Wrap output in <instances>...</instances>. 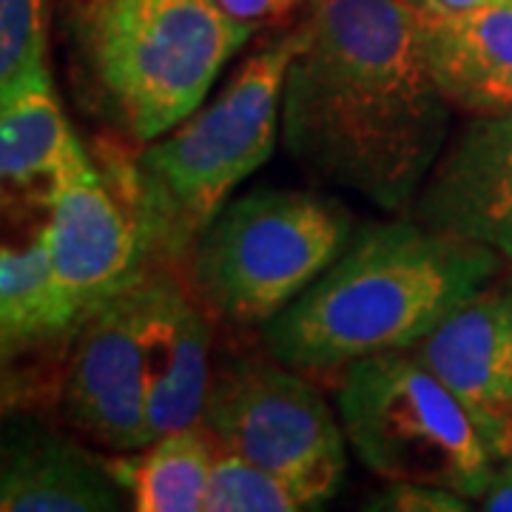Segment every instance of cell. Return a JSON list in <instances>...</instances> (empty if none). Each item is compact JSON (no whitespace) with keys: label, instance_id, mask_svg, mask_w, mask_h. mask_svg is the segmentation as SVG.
Masks as SVG:
<instances>
[{"label":"cell","instance_id":"cell-17","mask_svg":"<svg viewBox=\"0 0 512 512\" xmlns=\"http://www.w3.org/2000/svg\"><path fill=\"white\" fill-rule=\"evenodd\" d=\"M77 146L52 80L0 106V197L52 183Z\"/></svg>","mask_w":512,"mask_h":512},{"label":"cell","instance_id":"cell-23","mask_svg":"<svg viewBox=\"0 0 512 512\" xmlns=\"http://www.w3.org/2000/svg\"><path fill=\"white\" fill-rule=\"evenodd\" d=\"M407 3L424 18H450V15H464L498 0H407Z\"/></svg>","mask_w":512,"mask_h":512},{"label":"cell","instance_id":"cell-7","mask_svg":"<svg viewBox=\"0 0 512 512\" xmlns=\"http://www.w3.org/2000/svg\"><path fill=\"white\" fill-rule=\"evenodd\" d=\"M202 430L234 453L293 484L313 510L339 493L348 456L345 427L322 393L282 362H231L211 382Z\"/></svg>","mask_w":512,"mask_h":512},{"label":"cell","instance_id":"cell-14","mask_svg":"<svg viewBox=\"0 0 512 512\" xmlns=\"http://www.w3.org/2000/svg\"><path fill=\"white\" fill-rule=\"evenodd\" d=\"M211 390V325L174 279L154 274L148 313L151 441L202 424Z\"/></svg>","mask_w":512,"mask_h":512},{"label":"cell","instance_id":"cell-1","mask_svg":"<svg viewBox=\"0 0 512 512\" xmlns=\"http://www.w3.org/2000/svg\"><path fill=\"white\" fill-rule=\"evenodd\" d=\"M279 137L319 183L404 211L444 151L450 103L407 0H308Z\"/></svg>","mask_w":512,"mask_h":512},{"label":"cell","instance_id":"cell-11","mask_svg":"<svg viewBox=\"0 0 512 512\" xmlns=\"http://www.w3.org/2000/svg\"><path fill=\"white\" fill-rule=\"evenodd\" d=\"M410 350L464 404L495 461L512 456V282L473 293Z\"/></svg>","mask_w":512,"mask_h":512},{"label":"cell","instance_id":"cell-6","mask_svg":"<svg viewBox=\"0 0 512 512\" xmlns=\"http://www.w3.org/2000/svg\"><path fill=\"white\" fill-rule=\"evenodd\" d=\"M339 421L367 470L436 484L481 501L495 456L473 416L413 350H384L345 367Z\"/></svg>","mask_w":512,"mask_h":512},{"label":"cell","instance_id":"cell-8","mask_svg":"<svg viewBox=\"0 0 512 512\" xmlns=\"http://www.w3.org/2000/svg\"><path fill=\"white\" fill-rule=\"evenodd\" d=\"M46 251L57 293L80 319L151 271L143 225L126 185V151L77 146L57 171Z\"/></svg>","mask_w":512,"mask_h":512},{"label":"cell","instance_id":"cell-19","mask_svg":"<svg viewBox=\"0 0 512 512\" xmlns=\"http://www.w3.org/2000/svg\"><path fill=\"white\" fill-rule=\"evenodd\" d=\"M313 510L308 498L285 478L262 470L245 458L217 450L205 512H305Z\"/></svg>","mask_w":512,"mask_h":512},{"label":"cell","instance_id":"cell-13","mask_svg":"<svg viewBox=\"0 0 512 512\" xmlns=\"http://www.w3.org/2000/svg\"><path fill=\"white\" fill-rule=\"evenodd\" d=\"M126 501L109 458L37 416L0 413V512H114Z\"/></svg>","mask_w":512,"mask_h":512},{"label":"cell","instance_id":"cell-2","mask_svg":"<svg viewBox=\"0 0 512 512\" xmlns=\"http://www.w3.org/2000/svg\"><path fill=\"white\" fill-rule=\"evenodd\" d=\"M501 262L490 248L413 217L373 225L276 313L262 342L271 359L296 370H333L384 350H410L487 288Z\"/></svg>","mask_w":512,"mask_h":512},{"label":"cell","instance_id":"cell-21","mask_svg":"<svg viewBox=\"0 0 512 512\" xmlns=\"http://www.w3.org/2000/svg\"><path fill=\"white\" fill-rule=\"evenodd\" d=\"M220 3L228 15H234L242 23L262 26L268 20L285 18L302 0H220Z\"/></svg>","mask_w":512,"mask_h":512},{"label":"cell","instance_id":"cell-10","mask_svg":"<svg viewBox=\"0 0 512 512\" xmlns=\"http://www.w3.org/2000/svg\"><path fill=\"white\" fill-rule=\"evenodd\" d=\"M52 185L0 197V413L23 404L37 367L63 365L83 325L52 279L46 251Z\"/></svg>","mask_w":512,"mask_h":512},{"label":"cell","instance_id":"cell-15","mask_svg":"<svg viewBox=\"0 0 512 512\" xmlns=\"http://www.w3.org/2000/svg\"><path fill=\"white\" fill-rule=\"evenodd\" d=\"M421 40L430 74L453 109H512V0L450 18L421 15Z\"/></svg>","mask_w":512,"mask_h":512},{"label":"cell","instance_id":"cell-4","mask_svg":"<svg viewBox=\"0 0 512 512\" xmlns=\"http://www.w3.org/2000/svg\"><path fill=\"white\" fill-rule=\"evenodd\" d=\"M302 26L248 57L208 106L126 157L151 265L183 262L239 183L271 160Z\"/></svg>","mask_w":512,"mask_h":512},{"label":"cell","instance_id":"cell-18","mask_svg":"<svg viewBox=\"0 0 512 512\" xmlns=\"http://www.w3.org/2000/svg\"><path fill=\"white\" fill-rule=\"evenodd\" d=\"M49 0H0V106L49 83Z\"/></svg>","mask_w":512,"mask_h":512},{"label":"cell","instance_id":"cell-12","mask_svg":"<svg viewBox=\"0 0 512 512\" xmlns=\"http://www.w3.org/2000/svg\"><path fill=\"white\" fill-rule=\"evenodd\" d=\"M410 211L413 220L512 262V109L478 114L461 128Z\"/></svg>","mask_w":512,"mask_h":512},{"label":"cell","instance_id":"cell-3","mask_svg":"<svg viewBox=\"0 0 512 512\" xmlns=\"http://www.w3.org/2000/svg\"><path fill=\"white\" fill-rule=\"evenodd\" d=\"M57 23L77 106L134 146L200 109L256 32L220 0H60Z\"/></svg>","mask_w":512,"mask_h":512},{"label":"cell","instance_id":"cell-5","mask_svg":"<svg viewBox=\"0 0 512 512\" xmlns=\"http://www.w3.org/2000/svg\"><path fill=\"white\" fill-rule=\"evenodd\" d=\"M350 214L311 191L254 188L202 231L191 274L202 302L234 325H268L345 254Z\"/></svg>","mask_w":512,"mask_h":512},{"label":"cell","instance_id":"cell-20","mask_svg":"<svg viewBox=\"0 0 512 512\" xmlns=\"http://www.w3.org/2000/svg\"><path fill=\"white\" fill-rule=\"evenodd\" d=\"M373 512H464L470 510L464 495L436 484L419 481H387L382 493L370 495L365 504Z\"/></svg>","mask_w":512,"mask_h":512},{"label":"cell","instance_id":"cell-9","mask_svg":"<svg viewBox=\"0 0 512 512\" xmlns=\"http://www.w3.org/2000/svg\"><path fill=\"white\" fill-rule=\"evenodd\" d=\"M154 271L100 302L77 328L57 376L66 421L114 453L151 444L148 430V313Z\"/></svg>","mask_w":512,"mask_h":512},{"label":"cell","instance_id":"cell-22","mask_svg":"<svg viewBox=\"0 0 512 512\" xmlns=\"http://www.w3.org/2000/svg\"><path fill=\"white\" fill-rule=\"evenodd\" d=\"M481 510L512 512V456L501 458L495 464L493 481H490L487 493L481 495Z\"/></svg>","mask_w":512,"mask_h":512},{"label":"cell","instance_id":"cell-16","mask_svg":"<svg viewBox=\"0 0 512 512\" xmlns=\"http://www.w3.org/2000/svg\"><path fill=\"white\" fill-rule=\"evenodd\" d=\"M214 458L217 444L202 427H191L160 436L137 450V456L111 461V467L134 510L205 512Z\"/></svg>","mask_w":512,"mask_h":512}]
</instances>
